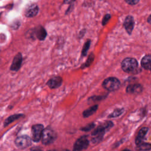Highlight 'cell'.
<instances>
[{
	"label": "cell",
	"instance_id": "cell-17",
	"mask_svg": "<svg viewBox=\"0 0 151 151\" xmlns=\"http://www.w3.org/2000/svg\"><path fill=\"white\" fill-rule=\"evenodd\" d=\"M24 115L22 114H14V115H12L9 117H8L4 122V126H8L9 124L11 123L12 122L19 119L21 117H23Z\"/></svg>",
	"mask_w": 151,
	"mask_h": 151
},
{
	"label": "cell",
	"instance_id": "cell-15",
	"mask_svg": "<svg viewBox=\"0 0 151 151\" xmlns=\"http://www.w3.org/2000/svg\"><path fill=\"white\" fill-rule=\"evenodd\" d=\"M142 66L146 70H151V55L145 56L141 61Z\"/></svg>",
	"mask_w": 151,
	"mask_h": 151
},
{
	"label": "cell",
	"instance_id": "cell-13",
	"mask_svg": "<svg viewBox=\"0 0 151 151\" xmlns=\"http://www.w3.org/2000/svg\"><path fill=\"white\" fill-rule=\"evenodd\" d=\"M149 130V129L146 127H142L139 132L135 140V143L137 145L140 144L141 143H142L145 139V136L147 134V132Z\"/></svg>",
	"mask_w": 151,
	"mask_h": 151
},
{
	"label": "cell",
	"instance_id": "cell-25",
	"mask_svg": "<svg viewBox=\"0 0 151 151\" xmlns=\"http://www.w3.org/2000/svg\"><path fill=\"white\" fill-rule=\"evenodd\" d=\"M126 2L130 5H134L136 4L139 0H125Z\"/></svg>",
	"mask_w": 151,
	"mask_h": 151
},
{
	"label": "cell",
	"instance_id": "cell-21",
	"mask_svg": "<svg viewBox=\"0 0 151 151\" xmlns=\"http://www.w3.org/2000/svg\"><path fill=\"white\" fill-rule=\"evenodd\" d=\"M94 56L93 55V53H91L89 55H88V57L87 58V60H86V62L83 64V65H82V68H84L85 67H89L91 64L93 63V60H94Z\"/></svg>",
	"mask_w": 151,
	"mask_h": 151
},
{
	"label": "cell",
	"instance_id": "cell-24",
	"mask_svg": "<svg viewBox=\"0 0 151 151\" xmlns=\"http://www.w3.org/2000/svg\"><path fill=\"white\" fill-rule=\"evenodd\" d=\"M106 96H94V97H91L90 100H91L92 101H97V100H102V99H104Z\"/></svg>",
	"mask_w": 151,
	"mask_h": 151
},
{
	"label": "cell",
	"instance_id": "cell-22",
	"mask_svg": "<svg viewBox=\"0 0 151 151\" xmlns=\"http://www.w3.org/2000/svg\"><path fill=\"white\" fill-rule=\"evenodd\" d=\"M95 126V124L93 123H91L88 125H87L86 126L83 127L81 129V130L84 131V132H87V131H90V130H91L93 128H94Z\"/></svg>",
	"mask_w": 151,
	"mask_h": 151
},
{
	"label": "cell",
	"instance_id": "cell-10",
	"mask_svg": "<svg viewBox=\"0 0 151 151\" xmlns=\"http://www.w3.org/2000/svg\"><path fill=\"white\" fill-rule=\"evenodd\" d=\"M62 83H63V79L61 77L55 76L50 78L48 81L47 84L50 88L54 89L59 87L61 85Z\"/></svg>",
	"mask_w": 151,
	"mask_h": 151
},
{
	"label": "cell",
	"instance_id": "cell-14",
	"mask_svg": "<svg viewBox=\"0 0 151 151\" xmlns=\"http://www.w3.org/2000/svg\"><path fill=\"white\" fill-rule=\"evenodd\" d=\"M34 34L38 40H44L47 36V32L43 27H39L35 29Z\"/></svg>",
	"mask_w": 151,
	"mask_h": 151
},
{
	"label": "cell",
	"instance_id": "cell-27",
	"mask_svg": "<svg viewBox=\"0 0 151 151\" xmlns=\"http://www.w3.org/2000/svg\"><path fill=\"white\" fill-rule=\"evenodd\" d=\"M147 21H148V22H149L150 24H151V15H150V17L148 18Z\"/></svg>",
	"mask_w": 151,
	"mask_h": 151
},
{
	"label": "cell",
	"instance_id": "cell-26",
	"mask_svg": "<svg viewBox=\"0 0 151 151\" xmlns=\"http://www.w3.org/2000/svg\"><path fill=\"white\" fill-rule=\"evenodd\" d=\"M74 1V0H64V3H65V4H68V3H71V2H73Z\"/></svg>",
	"mask_w": 151,
	"mask_h": 151
},
{
	"label": "cell",
	"instance_id": "cell-5",
	"mask_svg": "<svg viewBox=\"0 0 151 151\" xmlns=\"http://www.w3.org/2000/svg\"><path fill=\"white\" fill-rule=\"evenodd\" d=\"M44 130L43 125L41 124H37L32 126L31 129L32 140L35 142H38L41 138L42 133Z\"/></svg>",
	"mask_w": 151,
	"mask_h": 151
},
{
	"label": "cell",
	"instance_id": "cell-20",
	"mask_svg": "<svg viewBox=\"0 0 151 151\" xmlns=\"http://www.w3.org/2000/svg\"><path fill=\"white\" fill-rule=\"evenodd\" d=\"M90 44H91V41L90 40H87L86 43L84 44L83 47V49H82V51H81V55L83 57H84L87 55V51L90 48Z\"/></svg>",
	"mask_w": 151,
	"mask_h": 151
},
{
	"label": "cell",
	"instance_id": "cell-28",
	"mask_svg": "<svg viewBox=\"0 0 151 151\" xmlns=\"http://www.w3.org/2000/svg\"><path fill=\"white\" fill-rule=\"evenodd\" d=\"M150 71H151V70H150Z\"/></svg>",
	"mask_w": 151,
	"mask_h": 151
},
{
	"label": "cell",
	"instance_id": "cell-16",
	"mask_svg": "<svg viewBox=\"0 0 151 151\" xmlns=\"http://www.w3.org/2000/svg\"><path fill=\"white\" fill-rule=\"evenodd\" d=\"M98 106L97 105H94L90 108L86 109L83 112V116L84 117H88L92 114H93L97 110Z\"/></svg>",
	"mask_w": 151,
	"mask_h": 151
},
{
	"label": "cell",
	"instance_id": "cell-23",
	"mask_svg": "<svg viewBox=\"0 0 151 151\" xmlns=\"http://www.w3.org/2000/svg\"><path fill=\"white\" fill-rule=\"evenodd\" d=\"M110 15L109 14H107L104 16L103 19V22H102V24L103 25H104L105 24H106V23L108 22V21L110 19Z\"/></svg>",
	"mask_w": 151,
	"mask_h": 151
},
{
	"label": "cell",
	"instance_id": "cell-9",
	"mask_svg": "<svg viewBox=\"0 0 151 151\" xmlns=\"http://www.w3.org/2000/svg\"><path fill=\"white\" fill-rule=\"evenodd\" d=\"M22 61V56L21 53L17 54L14 58L10 70L12 71H17L21 67Z\"/></svg>",
	"mask_w": 151,
	"mask_h": 151
},
{
	"label": "cell",
	"instance_id": "cell-18",
	"mask_svg": "<svg viewBox=\"0 0 151 151\" xmlns=\"http://www.w3.org/2000/svg\"><path fill=\"white\" fill-rule=\"evenodd\" d=\"M136 149L139 150H151V143L142 142L137 145Z\"/></svg>",
	"mask_w": 151,
	"mask_h": 151
},
{
	"label": "cell",
	"instance_id": "cell-2",
	"mask_svg": "<svg viewBox=\"0 0 151 151\" xmlns=\"http://www.w3.org/2000/svg\"><path fill=\"white\" fill-rule=\"evenodd\" d=\"M57 134L50 127H47L43 130L41 141L44 145H49L52 143L56 139Z\"/></svg>",
	"mask_w": 151,
	"mask_h": 151
},
{
	"label": "cell",
	"instance_id": "cell-4",
	"mask_svg": "<svg viewBox=\"0 0 151 151\" xmlns=\"http://www.w3.org/2000/svg\"><path fill=\"white\" fill-rule=\"evenodd\" d=\"M32 143V139L27 135L18 136L15 140L16 146L19 149H25L29 146Z\"/></svg>",
	"mask_w": 151,
	"mask_h": 151
},
{
	"label": "cell",
	"instance_id": "cell-19",
	"mask_svg": "<svg viewBox=\"0 0 151 151\" xmlns=\"http://www.w3.org/2000/svg\"><path fill=\"white\" fill-rule=\"evenodd\" d=\"M124 111V110L123 108H122V109H117L114 110L108 117L109 118L117 117L120 116L122 114H123Z\"/></svg>",
	"mask_w": 151,
	"mask_h": 151
},
{
	"label": "cell",
	"instance_id": "cell-3",
	"mask_svg": "<svg viewBox=\"0 0 151 151\" xmlns=\"http://www.w3.org/2000/svg\"><path fill=\"white\" fill-rule=\"evenodd\" d=\"M120 86L119 80L115 77H109L103 82V87L109 91L117 90Z\"/></svg>",
	"mask_w": 151,
	"mask_h": 151
},
{
	"label": "cell",
	"instance_id": "cell-6",
	"mask_svg": "<svg viewBox=\"0 0 151 151\" xmlns=\"http://www.w3.org/2000/svg\"><path fill=\"white\" fill-rule=\"evenodd\" d=\"M87 136H83L78 139L75 142L73 147L74 150H82L87 148L89 145V141Z\"/></svg>",
	"mask_w": 151,
	"mask_h": 151
},
{
	"label": "cell",
	"instance_id": "cell-1",
	"mask_svg": "<svg viewBox=\"0 0 151 151\" xmlns=\"http://www.w3.org/2000/svg\"><path fill=\"white\" fill-rule=\"evenodd\" d=\"M122 70L127 73H134L138 68V63L135 58H126L121 64Z\"/></svg>",
	"mask_w": 151,
	"mask_h": 151
},
{
	"label": "cell",
	"instance_id": "cell-12",
	"mask_svg": "<svg viewBox=\"0 0 151 151\" xmlns=\"http://www.w3.org/2000/svg\"><path fill=\"white\" fill-rule=\"evenodd\" d=\"M134 25V19L132 16H127L124 22V27L129 34H131Z\"/></svg>",
	"mask_w": 151,
	"mask_h": 151
},
{
	"label": "cell",
	"instance_id": "cell-7",
	"mask_svg": "<svg viewBox=\"0 0 151 151\" xmlns=\"http://www.w3.org/2000/svg\"><path fill=\"white\" fill-rule=\"evenodd\" d=\"M113 126V123L111 121L104 122V123L99 125L92 133L91 135L94 136L99 133H105L106 130L109 129Z\"/></svg>",
	"mask_w": 151,
	"mask_h": 151
},
{
	"label": "cell",
	"instance_id": "cell-8",
	"mask_svg": "<svg viewBox=\"0 0 151 151\" xmlns=\"http://www.w3.org/2000/svg\"><path fill=\"white\" fill-rule=\"evenodd\" d=\"M38 12V6L35 4L28 5L25 10V15L27 17H35Z\"/></svg>",
	"mask_w": 151,
	"mask_h": 151
},
{
	"label": "cell",
	"instance_id": "cell-11",
	"mask_svg": "<svg viewBox=\"0 0 151 151\" xmlns=\"http://www.w3.org/2000/svg\"><path fill=\"white\" fill-rule=\"evenodd\" d=\"M143 91V86L140 84H130L126 88V92L129 94H139Z\"/></svg>",
	"mask_w": 151,
	"mask_h": 151
}]
</instances>
